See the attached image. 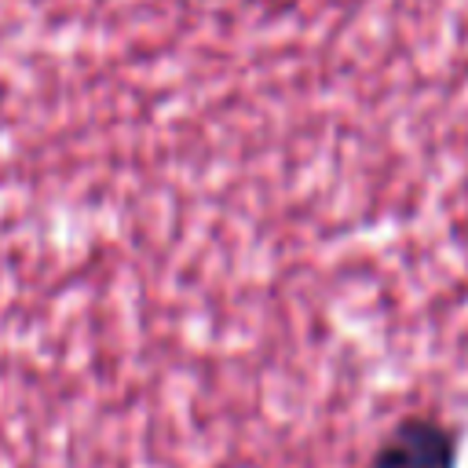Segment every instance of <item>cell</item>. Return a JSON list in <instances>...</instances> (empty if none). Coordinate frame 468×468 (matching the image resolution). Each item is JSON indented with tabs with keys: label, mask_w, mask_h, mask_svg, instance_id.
<instances>
[{
	"label": "cell",
	"mask_w": 468,
	"mask_h": 468,
	"mask_svg": "<svg viewBox=\"0 0 468 468\" xmlns=\"http://www.w3.org/2000/svg\"><path fill=\"white\" fill-rule=\"evenodd\" d=\"M366 468H457V435L435 417H402L380 439Z\"/></svg>",
	"instance_id": "obj_1"
}]
</instances>
